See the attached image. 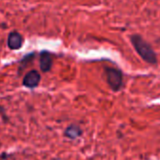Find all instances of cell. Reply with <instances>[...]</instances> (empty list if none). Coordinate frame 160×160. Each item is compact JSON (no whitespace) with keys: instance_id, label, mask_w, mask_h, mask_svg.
<instances>
[{"instance_id":"7","label":"cell","mask_w":160,"mask_h":160,"mask_svg":"<svg viewBox=\"0 0 160 160\" xmlns=\"http://www.w3.org/2000/svg\"><path fill=\"white\" fill-rule=\"evenodd\" d=\"M3 111V108H2V107L1 106H0V113H1Z\"/></svg>"},{"instance_id":"3","label":"cell","mask_w":160,"mask_h":160,"mask_svg":"<svg viewBox=\"0 0 160 160\" xmlns=\"http://www.w3.org/2000/svg\"><path fill=\"white\" fill-rule=\"evenodd\" d=\"M41 82V75L38 71H29L23 79V85L28 89H35L39 86Z\"/></svg>"},{"instance_id":"2","label":"cell","mask_w":160,"mask_h":160,"mask_svg":"<svg viewBox=\"0 0 160 160\" xmlns=\"http://www.w3.org/2000/svg\"><path fill=\"white\" fill-rule=\"evenodd\" d=\"M106 75H107V81L109 88L113 92H119L123 84V76L122 72L116 68L107 67L105 69Z\"/></svg>"},{"instance_id":"8","label":"cell","mask_w":160,"mask_h":160,"mask_svg":"<svg viewBox=\"0 0 160 160\" xmlns=\"http://www.w3.org/2000/svg\"><path fill=\"white\" fill-rule=\"evenodd\" d=\"M0 160H2V159H1V158H0Z\"/></svg>"},{"instance_id":"4","label":"cell","mask_w":160,"mask_h":160,"mask_svg":"<svg viewBox=\"0 0 160 160\" xmlns=\"http://www.w3.org/2000/svg\"><path fill=\"white\" fill-rule=\"evenodd\" d=\"M24 39L17 31H12L8 36V47L12 50H18L22 48Z\"/></svg>"},{"instance_id":"6","label":"cell","mask_w":160,"mask_h":160,"mask_svg":"<svg viewBox=\"0 0 160 160\" xmlns=\"http://www.w3.org/2000/svg\"><path fill=\"white\" fill-rule=\"evenodd\" d=\"M83 135V130L81 129V127L76 125V124H71L69 125L64 133H63V136L71 140H74V139H77L79 138Z\"/></svg>"},{"instance_id":"5","label":"cell","mask_w":160,"mask_h":160,"mask_svg":"<svg viewBox=\"0 0 160 160\" xmlns=\"http://www.w3.org/2000/svg\"><path fill=\"white\" fill-rule=\"evenodd\" d=\"M53 58L48 51H42L40 54V68L43 72H47L52 69Z\"/></svg>"},{"instance_id":"1","label":"cell","mask_w":160,"mask_h":160,"mask_svg":"<svg viewBox=\"0 0 160 160\" xmlns=\"http://www.w3.org/2000/svg\"><path fill=\"white\" fill-rule=\"evenodd\" d=\"M131 43L133 44L137 53L140 56V58L150 63V64H156L157 58L156 54L152 48V46L139 35H132L130 37Z\"/></svg>"}]
</instances>
